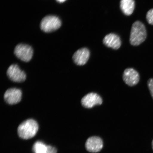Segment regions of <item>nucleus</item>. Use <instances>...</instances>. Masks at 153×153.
<instances>
[{"mask_svg":"<svg viewBox=\"0 0 153 153\" xmlns=\"http://www.w3.org/2000/svg\"><path fill=\"white\" fill-rule=\"evenodd\" d=\"M147 33L146 28L142 22L137 21L132 26L130 42L132 45L137 46L142 43L146 39Z\"/></svg>","mask_w":153,"mask_h":153,"instance_id":"nucleus-1","label":"nucleus"},{"mask_svg":"<svg viewBox=\"0 0 153 153\" xmlns=\"http://www.w3.org/2000/svg\"><path fill=\"white\" fill-rule=\"evenodd\" d=\"M38 128V124L35 120H27L19 126L18 129V134L22 139H30L35 136Z\"/></svg>","mask_w":153,"mask_h":153,"instance_id":"nucleus-2","label":"nucleus"},{"mask_svg":"<svg viewBox=\"0 0 153 153\" xmlns=\"http://www.w3.org/2000/svg\"><path fill=\"white\" fill-rule=\"evenodd\" d=\"M62 24L60 19L54 16H48L42 20L40 27L44 32L49 33L55 31L60 27Z\"/></svg>","mask_w":153,"mask_h":153,"instance_id":"nucleus-3","label":"nucleus"},{"mask_svg":"<svg viewBox=\"0 0 153 153\" xmlns=\"http://www.w3.org/2000/svg\"><path fill=\"white\" fill-rule=\"evenodd\" d=\"M15 54L20 60L27 62L31 60L33 50L30 46L25 44H19L15 48Z\"/></svg>","mask_w":153,"mask_h":153,"instance_id":"nucleus-4","label":"nucleus"},{"mask_svg":"<svg viewBox=\"0 0 153 153\" xmlns=\"http://www.w3.org/2000/svg\"><path fill=\"white\" fill-rule=\"evenodd\" d=\"M7 75L10 79L15 82H22L26 79L25 73L17 65H12L9 67Z\"/></svg>","mask_w":153,"mask_h":153,"instance_id":"nucleus-5","label":"nucleus"},{"mask_svg":"<svg viewBox=\"0 0 153 153\" xmlns=\"http://www.w3.org/2000/svg\"><path fill=\"white\" fill-rule=\"evenodd\" d=\"M81 102L82 106L86 108H91L97 105L102 104L101 97L97 94L91 93L88 94L82 99Z\"/></svg>","mask_w":153,"mask_h":153,"instance_id":"nucleus-6","label":"nucleus"},{"mask_svg":"<svg viewBox=\"0 0 153 153\" xmlns=\"http://www.w3.org/2000/svg\"><path fill=\"white\" fill-rule=\"evenodd\" d=\"M85 146L86 150L90 152H98L103 147L102 139L97 136L89 137L86 141Z\"/></svg>","mask_w":153,"mask_h":153,"instance_id":"nucleus-7","label":"nucleus"},{"mask_svg":"<svg viewBox=\"0 0 153 153\" xmlns=\"http://www.w3.org/2000/svg\"><path fill=\"white\" fill-rule=\"evenodd\" d=\"M22 91L20 89L16 88L9 89L4 94V100L10 105L16 104L22 100Z\"/></svg>","mask_w":153,"mask_h":153,"instance_id":"nucleus-8","label":"nucleus"},{"mask_svg":"<svg viewBox=\"0 0 153 153\" xmlns=\"http://www.w3.org/2000/svg\"><path fill=\"white\" fill-rule=\"evenodd\" d=\"M123 81L127 85L133 86L138 83L140 76L138 72L134 69L127 68L123 72Z\"/></svg>","mask_w":153,"mask_h":153,"instance_id":"nucleus-9","label":"nucleus"},{"mask_svg":"<svg viewBox=\"0 0 153 153\" xmlns=\"http://www.w3.org/2000/svg\"><path fill=\"white\" fill-rule=\"evenodd\" d=\"M90 51L87 48H82L74 53L72 58L74 62L78 65H84L89 60Z\"/></svg>","mask_w":153,"mask_h":153,"instance_id":"nucleus-10","label":"nucleus"},{"mask_svg":"<svg viewBox=\"0 0 153 153\" xmlns=\"http://www.w3.org/2000/svg\"><path fill=\"white\" fill-rule=\"evenodd\" d=\"M103 42L107 47L115 50L119 49L121 45V40L119 36L112 33L105 36Z\"/></svg>","mask_w":153,"mask_h":153,"instance_id":"nucleus-11","label":"nucleus"},{"mask_svg":"<svg viewBox=\"0 0 153 153\" xmlns=\"http://www.w3.org/2000/svg\"><path fill=\"white\" fill-rule=\"evenodd\" d=\"M120 8L124 14L127 16L131 15L135 8L134 0H121Z\"/></svg>","mask_w":153,"mask_h":153,"instance_id":"nucleus-12","label":"nucleus"},{"mask_svg":"<svg viewBox=\"0 0 153 153\" xmlns=\"http://www.w3.org/2000/svg\"><path fill=\"white\" fill-rule=\"evenodd\" d=\"M48 146L41 141H37L33 145V152L34 153H46Z\"/></svg>","mask_w":153,"mask_h":153,"instance_id":"nucleus-13","label":"nucleus"},{"mask_svg":"<svg viewBox=\"0 0 153 153\" xmlns=\"http://www.w3.org/2000/svg\"><path fill=\"white\" fill-rule=\"evenodd\" d=\"M146 18L149 24L153 25V9H150L147 13Z\"/></svg>","mask_w":153,"mask_h":153,"instance_id":"nucleus-14","label":"nucleus"},{"mask_svg":"<svg viewBox=\"0 0 153 153\" xmlns=\"http://www.w3.org/2000/svg\"><path fill=\"white\" fill-rule=\"evenodd\" d=\"M148 86L151 96L153 99V78L149 79L148 81Z\"/></svg>","mask_w":153,"mask_h":153,"instance_id":"nucleus-15","label":"nucleus"},{"mask_svg":"<svg viewBox=\"0 0 153 153\" xmlns=\"http://www.w3.org/2000/svg\"><path fill=\"white\" fill-rule=\"evenodd\" d=\"M57 150L55 147L51 146H48L47 152L46 153H57Z\"/></svg>","mask_w":153,"mask_h":153,"instance_id":"nucleus-16","label":"nucleus"},{"mask_svg":"<svg viewBox=\"0 0 153 153\" xmlns=\"http://www.w3.org/2000/svg\"><path fill=\"white\" fill-rule=\"evenodd\" d=\"M66 0H57V1H58L60 3H63Z\"/></svg>","mask_w":153,"mask_h":153,"instance_id":"nucleus-17","label":"nucleus"},{"mask_svg":"<svg viewBox=\"0 0 153 153\" xmlns=\"http://www.w3.org/2000/svg\"><path fill=\"white\" fill-rule=\"evenodd\" d=\"M152 149H153V140L152 141Z\"/></svg>","mask_w":153,"mask_h":153,"instance_id":"nucleus-18","label":"nucleus"}]
</instances>
